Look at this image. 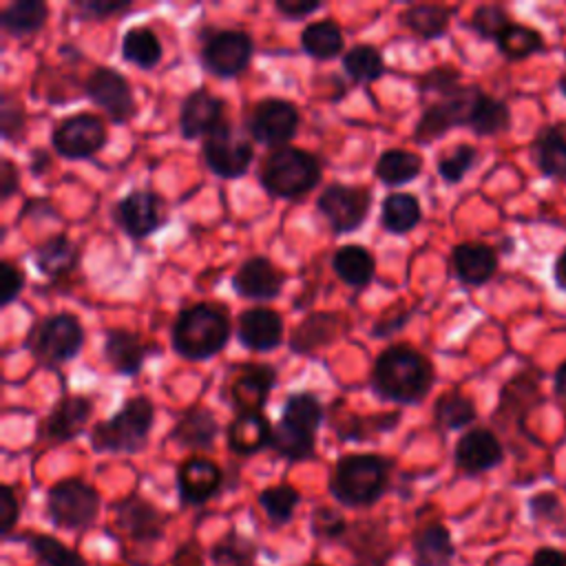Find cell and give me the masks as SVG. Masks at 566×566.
<instances>
[{
    "label": "cell",
    "instance_id": "cell-1",
    "mask_svg": "<svg viewBox=\"0 0 566 566\" xmlns=\"http://www.w3.org/2000/svg\"><path fill=\"white\" fill-rule=\"evenodd\" d=\"M433 385V367L424 354L409 345L387 347L374 363V391L394 402L411 405L422 400Z\"/></svg>",
    "mask_w": 566,
    "mask_h": 566
},
{
    "label": "cell",
    "instance_id": "cell-2",
    "mask_svg": "<svg viewBox=\"0 0 566 566\" xmlns=\"http://www.w3.org/2000/svg\"><path fill=\"white\" fill-rule=\"evenodd\" d=\"M389 460L374 453L343 455L329 478V493L343 506H369L387 489Z\"/></svg>",
    "mask_w": 566,
    "mask_h": 566
},
{
    "label": "cell",
    "instance_id": "cell-3",
    "mask_svg": "<svg viewBox=\"0 0 566 566\" xmlns=\"http://www.w3.org/2000/svg\"><path fill=\"white\" fill-rule=\"evenodd\" d=\"M170 338L175 352L184 358L206 360L226 347L230 338V321L221 310L208 303H197L179 312Z\"/></svg>",
    "mask_w": 566,
    "mask_h": 566
},
{
    "label": "cell",
    "instance_id": "cell-4",
    "mask_svg": "<svg viewBox=\"0 0 566 566\" xmlns=\"http://www.w3.org/2000/svg\"><path fill=\"white\" fill-rule=\"evenodd\" d=\"M259 181L272 197L294 199L310 192L321 181V164L303 148L283 146L263 159Z\"/></svg>",
    "mask_w": 566,
    "mask_h": 566
},
{
    "label": "cell",
    "instance_id": "cell-5",
    "mask_svg": "<svg viewBox=\"0 0 566 566\" xmlns=\"http://www.w3.org/2000/svg\"><path fill=\"white\" fill-rule=\"evenodd\" d=\"M153 427V402L146 396H135L122 405V409L104 422H97L91 431V444L95 451L108 453H137Z\"/></svg>",
    "mask_w": 566,
    "mask_h": 566
},
{
    "label": "cell",
    "instance_id": "cell-6",
    "mask_svg": "<svg viewBox=\"0 0 566 566\" xmlns=\"http://www.w3.org/2000/svg\"><path fill=\"white\" fill-rule=\"evenodd\" d=\"M99 506L102 500L95 486L77 478L60 480L46 493V513L60 528L80 531L91 526L99 515Z\"/></svg>",
    "mask_w": 566,
    "mask_h": 566
},
{
    "label": "cell",
    "instance_id": "cell-7",
    "mask_svg": "<svg viewBox=\"0 0 566 566\" xmlns=\"http://www.w3.org/2000/svg\"><path fill=\"white\" fill-rule=\"evenodd\" d=\"M84 343V329L73 314H53L33 325L29 334V349L35 358L53 365L77 356Z\"/></svg>",
    "mask_w": 566,
    "mask_h": 566
},
{
    "label": "cell",
    "instance_id": "cell-8",
    "mask_svg": "<svg viewBox=\"0 0 566 566\" xmlns=\"http://www.w3.org/2000/svg\"><path fill=\"white\" fill-rule=\"evenodd\" d=\"M252 155V144L226 122L203 137V159L208 168L221 179L241 177L248 170Z\"/></svg>",
    "mask_w": 566,
    "mask_h": 566
},
{
    "label": "cell",
    "instance_id": "cell-9",
    "mask_svg": "<svg viewBox=\"0 0 566 566\" xmlns=\"http://www.w3.org/2000/svg\"><path fill=\"white\" fill-rule=\"evenodd\" d=\"M369 203L371 197L365 188L332 184L318 195L316 208L336 234H347L367 219Z\"/></svg>",
    "mask_w": 566,
    "mask_h": 566
},
{
    "label": "cell",
    "instance_id": "cell-10",
    "mask_svg": "<svg viewBox=\"0 0 566 566\" xmlns=\"http://www.w3.org/2000/svg\"><path fill=\"white\" fill-rule=\"evenodd\" d=\"M106 142V126L97 115L77 113L64 117L51 133V144L66 159H84L97 153Z\"/></svg>",
    "mask_w": 566,
    "mask_h": 566
},
{
    "label": "cell",
    "instance_id": "cell-11",
    "mask_svg": "<svg viewBox=\"0 0 566 566\" xmlns=\"http://www.w3.org/2000/svg\"><path fill=\"white\" fill-rule=\"evenodd\" d=\"M298 122L301 117L292 102L281 97H268L252 108L248 117V128L256 142L283 148L296 135Z\"/></svg>",
    "mask_w": 566,
    "mask_h": 566
},
{
    "label": "cell",
    "instance_id": "cell-12",
    "mask_svg": "<svg viewBox=\"0 0 566 566\" xmlns=\"http://www.w3.org/2000/svg\"><path fill=\"white\" fill-rule=\"evenodd\" d=\"M478 86L458 88L451 95H444L440 102L427 106L416 124V139L420 144H431L433 139L442 137L453 126H467L471 104L478 95Z\"/></svg>",
    "mask_w": 566,
    "mask_h": 566
},
{
    "label": "cell",
    "instance_id": "cell-13",
    "mask_svg": "<svg viewBox=\"0 0 566 566\" xmlns=\"http://www.w3.org/2000/svg\"><path fill=\"white\" fill-rule=\"evenodd\" d=\"M252 38L243 31H217L201 49V64L219 77L239 75L252 57Z\"/></svg>",
    "mask_w": 566,
    "mask_h": 566
},
{
    "label": "cell",
    "instance_id": "cell-14",
    "mask_svg": "<svg viewBox=\"0 0 566 566\" xmlns=\"http://www.w3.org/2000/svg\"><path fill=\"white\" fill-rule=\"evenodd\" d=\"M113 217L117 226L133 239L150 237L166 221L164 201L150 190H130L115 203Z\"/></svg>",
    "mask_w": 566,
    "mask_h": 566
},
{
    "label": "cell",
    "instance_id": "cell-15",
    "mask_svg": "<svg viewBox=\"0 0 566 566\" xmlns=\"http://www.w3.org/2000/svg\"><path fill=\"white\" fill-rule=\"evenodd\" d=\"M86 95L111 117L115 124H124L135 115V99L128 80L115 69H95L86 80Z\"/></svg>",
    "mask_w": 566,
    "mask_h": 566
},
{
    "label": "cell",
    "instance_id": "cell-16",
    "mask_svg": "<svg viewBox=\"0 0 566 566\" xmlns=\"http://www.w3.org/2000/svg\"><path fill=\"white\" fill-rule=\"evenodd\" d=\"M455 464L467 471V473H484L495 469L502 458H504V449L500 444V440L495 438L493 431L489 429H471L467 431L453 451Z\"/></svg>",
    "mask_w": 566,
    "mask_h": 566
},
{
    "label": "cell",
    "instance_id": "cell-17",
    "mask_svg": "<svg viewBox=\"0 0 566 566\" xmlns=\"http://www.w3.org/2000/svg\"><path fill=\"white\" fill-rule=\"evenodd\" d=\"M239 296L250 301H270L283 287V274L265 256L245 259L232 276Z\"/></svg>",
    "mask_w": 566,
    "mask_h": 566
},
{
    "label": "cell",
    "instance_id": "cell-18",
    "mask_svg": "<svg viewBox=\"0 0 566 566\" xmlns=\"http://www.w3.org/2000/svg\"><path fill=\"white\" fill-rule=\"evenodd\" d=\"M117 526L137 542H153L164 535L166 515L139 495H128L115 506Z\"/></svg>",
    "mask_w": 566,
    "mask_h": 566
},
{
    "label": "cell",
    "instance_id": "cell-19",
    "mask_svg": "<svg viewBox=\"0 0 566 566\" xmlns=\"http://www.w3.org/2000/svg\"><path fill=\"white\" fill-rule=\"evenodd\" d=\"M223 102L206 88L192 91L179 108V128L188 139L206 137L219 124H223Z\"/></svg>",
    "mask_w": 566,
    "mask_h": 566
},
{
    "label": "cell",
    "instance_id": "cell-20",
    "mask_svg": "<svg viewBox=\"0 0 566 566\" xmlns=\"http://www.w3.org/2000/svg\"><path fill=\"white\" fill-rule=\"evenodd\" d=\"M221 469L208 458H190L177 471L179 495L186 504H203L221 486Z\"/></svg>",
    "mask_w": 566,
    "mask_h": 566
},
{
    "label": "cell",
    "instance_id": "cell-21",
    "mask_svg": "<svg viewBox=\"0 0 566 566\" xmlns=\"http://www.w3.org/2000/svg\"><path fill=\"white\" fill-rule=\"evenodd\" d=\"M237 332L248 349L268 352L283 340V318L270 307H252L239 316Z\"/></svg>",
    "mask_w": 566,
    "mask_h": 566
},
{
    "label": "cell",
    "instance_id": "cell-22",
    "mask_svg": "<svg viewBox=\"0 0 566 566\" xmlns=\"http://www.w3.org/2000/svg\"><path fill=\"white\" fill-rule=\"evenodd\" d=\"M413 566H451L455 546L449 528L442 522L420 526L411 537Z\"/></svg>",
    "mask_w": 566,
    "mask_h": 566
},
{
    "label": "cell",
    "instance_id": "cell-23",
    "mask_svg": "<svg viewBox=\"0 0 566 566\" xmlns=\"http://www.w3.org/2000/svg\"><path fill=\"white\" fill-rule=\"evenodd\" d=\"M455 276L467 285L486 283L497 270V254L486 243H460L451 254Z\"/></svg>",
    "mask_w": 566,
    "mask_h": 566
},
{
    "label": "cell",
    "instance_id": "cell-24",
    "mask_svg": "<svg viewBox=\"0 0 566 566\" xmlns=\"http://www.w3.org/2000/svg\"><path fill=\"white\" fill-rule=\"evenodd\" d=\"M93 405L84 396H66L62 398L44 422V431L55 442H66L80 436L91 418Z\"/></svg>",
    "mask_w": 566,
    "mask_h": 566
},
{
    "label": "cell",
    "instance_id": "cell-25",
    "mask_svg": "<svg viewBox=\"0 0 566 566\" xmlns=\"http://www.w3.org/2000/svg\"><path fill=\"white\" fill-rule=\"evenodd\" d=\"M274 369L270 365H248L232 385V402L241 413L261 411L270 389L274 387Z\"/></svg>",
    "mask_w": 566,
    "mask_h": 566
},
{
    "label": "cell",
    "instance_id": "cell-26",
    "mask_svg": "<svg viewBox=\"0 0 566 566\" xmlns=\"http://www.w3.org/2000/svg\"><path fill=\"white\" fill-rule=\"evenodd\" d=\"M272 427L261 411L239 413L228 427V447L239 455H250L270 447Z\"/></svg>",
    "mask_w": 566,
    "mask_h": 566
},
{
    "label": "cell",
    "instance_id": "cell-27",
    "mask_svg": "<svg viewBox=\"0 0 566 566\" xmlns=\"http://www.w3.org/2000/svg\"><path fill=\"white\" fill-rule=\"evenodd\" d=\"M104 358L111 363L115 371L133 376L144 365L146 347L133 332L108 329L104 340Z\"/></svg>",
    "mask_w": 566,
    "mask_h": 566
},
{
    "label": "cell",
    "instance_id": "cell-28",
    "mask_svg": "<svg viewBox=\"0 0 566 566\" xmlns=\"http://www.w3.org/2000/svg\"><path fill=\"white\" fill-rule=\"evenodd\" d=\"M217 436V420L203 407H192L179 416L172 438L188 449H208Z\"/></svg>",
    "mask_w": 566,
    "mask_h": 566
},
{
    "label": "cell",
    "instance_id": "cell-29",
    "mask_svg": "<svg viewBox=\"0 0 566 566\" xmlns=\"http://www.w3.org/2000/svg\"><path fill=\"white\" fill-rule=\"evenodd\" d=\"M533 155L542 175L566 181V135L557 126L539 130L533 144Z\"/></svg>",
    "mask_w": 566,
    "mask_h": 566
},
{
    "label": "cell",
    "instance_id": "cell-30",
    "mask_svg": "<svg viewBox=\"0 0 566 566\" xmlns=\"http://www.w3.org/2000/svg\"><path fill=\"white\" fill-rule=\"evenodd\" d=\"M332 268L338 274L340 281H345L352 287H365L374 279V256L367 248L349 243L336 250L332 256Z\"/></svg>",
    "mask_w": 566,
    "mask_h": 566
},
{
    "label": "cell",
    "instance_id": "cell-31",
    "mask_svg": "<svg viewBox=\"0 0 566 566\" xmlns=\"http://www.w3.org/2000/svg\"><path fill=\"white\" fill-rule=\"evenodd\" d=\"M467 126L475 135H497L511 126V111L502 99L478 91L469 111Z\"/></svg>",
    "mask_w": 566,
    "mask_h": 566
},
{
    "label": "cell",
    "instance_id": "cell-32",
    "mask_svg": "<svg viewBox=\"0 0 566 566\" xmlns=\"http://www.w3.org/2000/svg\"><path fill=\"white\" fill-rule=\"evenodd\" d=\"M420 221V203L409 192H394L382 199L380 223L391 234H405Z\"/></svg>",
    "mask_w": 566,
    "mask_h": 566
},
{
    "label": "cell",
    "instance_id": "cell-33",
    "mask_svg": "<svg viewBox=\"0 0 566 566\" xmlns=\"http://www.w3.org/2000/svg\"><path fill=\"white\" fill-rule=\"evenodd\" d=\"M46 13H49V9L40 0H18V2H11L2 11L0 22H2V29L9 35L24 38V35H31V33H35L44 27Z\"/></svg>",
    "mask_w": 566,
    "mask_h": 566
},
{
    "label": "cell",
    "instance_id": "cell-34",
    "mask_svg": "<svg viewBox=\"0 0 566 566\" xmlns=\"http://www.w3.org/2000/svg\"><path fill=\"white\" fill-rule=\"evenodd\" d=\"M449 20H451V9L442 4H411L400 15V22L424 40H436L442 33H447Z\"/></svg>",
    "mask_w": 566,
    "mask_h": 566
},
{
    "label": "cell",
    "instance_id": "cell-35",
    "mask_svg": "<svg viewBox=\"0 0 566 566\" xmlns=\"http://www.w3.org/2000/svg\"><path fill=\"white\" fill-rule=\"evenodd\" d=\"M122 57L148 71L161 60V42L148 27H133L122 38Z\"/></svg>",
    "mask_w": 566,
    "mask_h": 566
},
{
    "label": "cell",
    "instance_id": "cell-36",
    "mask_svg": "<svg viewBox=\"0 0 566 566\" xmlns=\"http://www.w3.org/2000/svg\"><path fill=\"white\" fill-rule=\"evenodd\" d=\"M301 46L307 55L318 60L336 57L343 51V31L334 20L312 22L301 33Z\"/></svg>",
    "mask_w": 566,
    "mask_h": 566
},
{
    "label": "cell",
    "instance_id": "cell-37",
    "mask_svg": "<svg viewBox=\"0 0 566 566\" xmlns=\"http://www.w3.org/2000/svg\"><path fill=\"white\" fill-rule=\"evenodd\" d=\"M422 159L416 153L402 148L385 150L376 161V177L387 186H400L418 177Z\"/></svg>",
    "mask_w": 566,
    "mask_h": 566
},
{
    "label": "cell",
    "instance_id": "cell-38",
    "mask_svg": "<svg viewBox=\"0 0 566 566\" xmlns=\"http://www.w3.org/2000/svg\"><path fill=\"white\" fill-rule=\"evenodd\" d=\"M75 263H77V248L64 234H55V237L46 239L35 250V265L46 276L66 274L75 268Z\"/></svg>",
    "mask_w": 566,
    "mask_h": 566
},
{
    "label": "cell",
    "instance_id": "cell-39",
    "mask_svg": "<svg viewBox=\"0 0 566 566\" xmlns=\"http://www.w3.org/2000/svg\"><path fill=\"white\" fill-rule=\"evenodd\" d=\"M270 447L287 460H307L314 455V433L303 431L285 420H279V424L272 427Z\"/></svg>",
    "mask_w": 566,
    "mask_h": 566
},
{
    "label": "cell",
    "instance_id": "cell-40",
    "mask_svg": "<svg viewBox=\"0 0 566 566\" xmlns=\"http://www.w3.org/2000/svg\"><path fill=\"white\" fill-rule=\"evenodd\" d=\"M500 53L509 60H524L544 49V38L531 27L511 22L495 40Z\"/></svg>",
    "mask_w": 566,
    "mask_h": 566
},
{
    "label": "cell",
    "instance_id": "cell-41",
    "mask_svg": "<svg viewBox=\"0 0 566 566\" xmlns=\"http://www.w3.org/2000/svg\"><path fill=\"white\" fill-rule=\"evenodd\" d=\"M27 546L42 566H88L77 551L69 548L53 535H29Z\"/></svg>",
    "mask_w": 566,
    "mask_h": 566
},
{
    "label": "cell",
    "instance_id": "cell-42",
    "mask_svg": "<svg viewBox=\"0 0 566 566\" xmlns=\"http://www.w3.org/2000/svg\"><path fill=\"white\" fill-rule=\"evenodd\" d=\"M210 559L214 566H254L256 562V546L250 537L230 531L223 539H219L212 551Z\"/></svg>",
    "mask_w": 566,
    "mask_h": 566
},
{
    "label": "cell",
    "instance_id": "cell-43",
    "mask_svg": "<svg viewBox=\"0 0 566 566\" xmlns=\"http://www.w3.org/2000/svg\"><path fill=\"white\" fill-rule=\"evenodd\" d=\"M281 420L314 433L318 429V424L323 422V407L318 402L316 396L298 391V394H290L285 405H283V413Z\"/></svg>",
    "mask_w": 566,
    "mask_h": 566
},
{
    "label": "cell",
    "instance_id": "cell-44",
    "mask_svg": "<svg viewBox=\"0 0 566 566\" xmlns=\"http://www.w3.org/2000/svg\"><path fill=\"white\" fill-rule=\"evenodd\" d=\"M343 69L356 82H374L385 73V62L376 46L356 44L343 55Z\"/></svg>",
    "mask_w": 566,
    "mask_h": 566
},
{
    "label": "cell",
    "instance_id": "cell-45",
    "mask_svg": "<svg viewBox=\"0 0 566 566\" xmlns=\"http://www.w3.org/2000/svg\"><path fill=\"white\" fill-rule=\"evenodd\" d=\"M436 422L442 429H462L475 420V407L473 400L462 396L460 391H449L438 398L436 402Z\"/></svg>",
    "mask_w": 566,
    "mask_h": 566
},
{
    "label": "cell",
    "instance_id": "cell-46",
    "mask_svg": "<svg viewBox=\"0 0 566 566\" xmlns=\"http://www.w3.org/2000/svg\"><path fill=\"white\" fill-rule=\"evenodd\" d=\"M298 502H301V495L290 484H274L259 493V504L263 513L276 524L287 522L294 515V509L298 506Z\"/></svg>",
    "mask_w": 566,
    "mask_h": 566
},
{
    "label": "cell",
    "instance_id": "cell-47",
    "mask_svg": "<svg viewBox=\"0 0 566 566\" xmlns=\"http://www.w3.org/2000/svg\"><path fill=\"white\" fill-rule=\"evenodd\" d=\"M478 159V153L473 146L469 144H460L455 146L449 155H444L438 161V175L447 181V184H458L464 179V175L473 168Z\"/></svg>",
    "mask_w": 566,
    "mask_h": 566
},
{
    "label": "cell",
    "instance_id": "cell-48",
    "mask_svg": "<svg viewBox=\"0 0 566 566\" xmlns=\"http://www.w3.org/2000/svg\"><path fill=\"white\" fill-rule=\"evenodd\" d=\"M511 24L506 11L497 4H482L473 11V18H471V27L473 31H478L482 38H489V40H497V35Z\"/></svg>",
    "mask_w": 566,
    "mask_h": 566
},
{
    "label": "cell",
    "instance_id": "cell-49",
    "mask_svg": "<svg viewBox=\"0 0 566 566\" xmlns=\"http://www.w3.org/2000/svg\"><path fill=\"white\" fill-rule=\"evenodd\" d=\"M347 524L343 520L340 513H336L334 509H327V506H321L312 513V533L316 537H323V539H336L345 533Z\"/></svg>",
    "mask_w": 566,
    "mask_h": 566
},
{
    "label": "cell",
    "instance_id": "cell-50",
    "mask_svg": "<svg viewBox=\"0 0 566 566\" xmlns=\"http://www.w3.org/2000/svg\"><path fill=\"white\" fill-rule=\"evenodd\" d=\"M24 287V272L9 261L0 263V303L9 305Z\"/></svg>",
    "mask_w": 566,
    "mask_h": 566
},
{
    "label": "cell",
    "instance_id": "cell-51",
    "mask_svg": "<svg viewBox=\"0 0 566 566\" xmlns=\"http://www.w3.org/2000/svg\"><path fill=\"white\" fill-rule=\"evenodd\" d=\"M460 82V73L455 69H431L422 82H420V88L422 91H433V93H442V95H451L453 91H458Z\"/></svg>",
    "mask_w": 566,
    "mask_h": 566
},
{
    "label": "cell",
    "instance_id": "cell-52",
    "mask_svg": "<svg viewBox=\"0 0 566 566\" xmlns=\"http://www.w3.org/2000/svg\"><path fill=\"white\" fill-rule=\"evenodd\" d=\"M18 515H20V504L15 493L9 484H2L0 489V535L2 537L11 535V531L15 528Z\"/></svg>",
    "mask_w": 566,
    "mask_h": 566
},
{
    "label": "cell",
    "instance_id": "cell-53",
    "mask_svg": "<svg viewBox=\"0 0 566 566\" xmlns=\"http://www.w3.org/2000/svg\"><path fill=\"white\" fill-rule=\"evenodd\" d=\"M75 9L80 11L82 18H113L130 9V2H108V0H86V2H75Z\"/></svg>",
    "mask_w": 566,
    "mask_h": 566
},
{
    "label": "cell",
    "instance_id": "cell-54",
    "mask_svg": "<svg viewBox=\"0 0 566 566\" xmlns=\"http://www.w3.org/2000/svg\"><path fill=\"white\" fill-rule=\"evenodd\" d=\"M24 126V113L18 99L11 97V93L2 95V137L11 139L15 137Z\"/></svg>",
    "mask_w": 566,
    "mask_h": 566
},
{
    "label": "cell",
    "instance_id": "cell-55",
    "mask_svg": "<svg viewBox=\"0 0 566 566\" xmlns=\"http://www.w3.org/2000/svg\"><path fill=\"white\" fill-rule=\"evenodd\" d=\"M528 509L535 520H548V517H555L559 509V500L553 493H537L531 497Z\"/></svg>",
    "mask_w": 566,
    "mask_h": 566
},
{
    "label": "cell",
    "instance_id": "cell-56",
    "mask_svg": "<svg viewBox=\"0 0 566 566\" xmlns=\"http://www.w3.org/2000/svg\"><path fill=\"white\" fill-rule=\"evenodd\" d=\"M20 186V172L18 168L13 166L11 159H2V168H0V195L2 199H9Z\"/></svg>",
    "mask_w": 566,
    "mask_h": 566
},
{
    "label": "cell",
    "instance_id": "cell-57",
    "mask_svg": "<svg viewBox=\"0 0 566 566\" xmlns=\"http://www.w3.org/2000/svg\"><path fill=\"white\" fill-rule=\"evenodd\" d=\"M321 9V2H303V0H279L276 11H281L285 18H303Z\"/></svg>",
    "mask_w": 566,
    "mask_h": 566
},
{
    "label": "cell",
    "instance_id": "cell-58",
    "mask_svg": "<svg viewBox=\"0 0 566 566\" xmlns=\"http://www.w3.org/2000/svg\"><path fill=\"white\" fill-rule=\"evenodd\" d=\"M531 566H566V553L559 548H553V546L537 548Z\"/></svg>",
    "mask_w": 566,
    "mask_h": 566
},
{
    "label": "cell",
    "instance_id": "cell-59",
    "mask_svg": "<svg viewBox=\"0 0 566 566\" xmlns=\"http://www.w3.org/2000/svg\"><path fill=\"white\" fill-rule=\"evenodd\" d=\"M175 566H203V557H201L199 546L195 542L184 544L175 555Z\"/></svg>",
    "mask_w": 566,
    "mask_h": 566
},
{
    "label": "cell",
    "instance_id": "cell-60",
    "mask_svg": "<svg viewBox=\"0 0 566 566\" xmlns=\"http://www.w3.org/2000/svg\"><path fill=\"white\" fill-rule=\"evenodd\" d=\"M555 394L566 400V360L555 371Z\"/></svg>",
    "mask_w": 566,
    "mask_h": 566
},
{
    "label": "cell",
    "instance_id": "cell-61",
    "mask_svg": "<svg viewBox=\"0 0 566 566\" xmlns=\"http://www.w3.org/2000/svg\"><path fill=\"white\" fill-rule=\"evenodd\" d=\"M555 279L557 283L566 290V250L559 254V259L555 261Z\"/></svg>",
    "mask_w": 566,
    "mask_h": 566
},
{
    "label": "cell",
    "instance_id": "cell-62",
    "mask_svg": "<svg viewBox=\"0 0 566 566\" xmlns=\"http://www.w3.org/2000/svg\"><path fill=\"white\" fill-rule=\"evenodd\" d=\"M557 88H559V93H562V95H566V75H562V77H559Z\"/></svg>",
    "mask_w": 566,
    "mask_h": 566
},
{
    "label": "cell",
    "instance_id": "cell-63",
    "mask_svg": "<svg viewBox=\"0 0 566 566\" xmlns=\"http://www.w3.org/2000/svg\"><path fill=\"white\" fill-rule=\"evenodd\" d=\"M310 566H323V564H310Z\"/></svg>",
    "mask_w": 566,
    "mask_h": 566
}]
</instances>
